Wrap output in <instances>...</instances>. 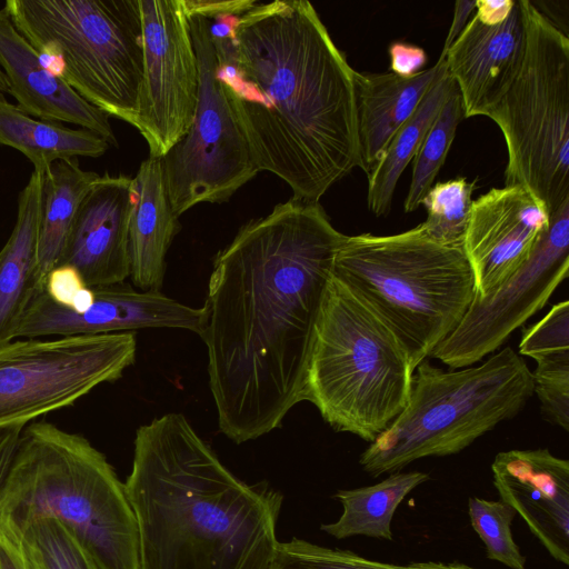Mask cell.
<instances>
[{
  "instance_id": "13",
  "label": "cell",
  "mask_w": 569,
  "mask_h": 569,
  "mask_svg": "<svg viewBox=\"0 0 569 569\" xmlns=\"http://www.w3.org/2000/svg\"><path fill=\"white\" fill-rule=\"evenodd\" d=\"M143 73L133 127L161 158L190 128L198 103L199 68L181 0H139Z\"/></svg>"
},
{
  "instance_id": "6",
  "label": "cell",
  "mask_w": 569,
  "mask_h": 569,
  "mask_svg": "<svg viewBox=\"0 0 569 569\" xmlns=\"http://www.w3.org/2000/svg\"><path fill=\"white\" fill-rule=\"evenodd\" d=\"M332 273L389 323L415 370L456 329L476 295L463 247L435 241L421 224L390 236H347Z\"/></svg>"
},
{
  "instance_id": "36",
  "label": "cell",
  "mask_w": 569,
  "mask_h": 569,
  "mask_svg": "<svg viewBox=\"0 0 569 569\" xmlns=\"http://www.w3.org/2000/svg\"><path fill=\"white\" fill-rule=\"evenodd\" d=\"M389 58L391 72L402 78L417 76L427 62L422 48L402 41L389 46Z\"/></svg>"
},
{
  "instance_id": "40",
  "label": "cell",
  "mask_w": 569,
  "mask_h": 569,
  "mask_svg": "<svg viewBox=\"0 0 569 569\" xmlns=\"http://www.w3.org/2000/svg\"><path fill=\"white\" fill-rule=\"evenodd\" d=\"M473 10H476V1H456L453 20L450 26L441 53H445L447 51V49L453 43V41L465 29L466 24L469 21L468 18Z\"/></svg>"
},
{
  "instance_id": "15",
  "label": "cell",
  "mask_w": 569,
  "mask_h": 569,
  "mask_svg": "<svg viewBox=\"0 0 569 569\" xmlns=\"http://www.w3.org/2000/svg\"><path fill=\"white\" fill-rule=\"evenodd\" d=\"M549 222L543 202L521 184L493 188L472 201L463 250L476 296L488 295L526 262Z\"/></svg>"
},
{
  "instance_id": "4",
  "label": "cell",
  "mask_w": 569,
  "mask_h": 569,
  "mask_svg": "<svg viewBox=\"0 0 569 569\" xmlns=\"http://www.w3.org/2000/svg\"><path fill=\"white\" fill-rule=\"evenodd\" d=\"M37 518L63 525L99 569H140L124 483L88 439L46 421L23 428L0 488V525Z\"/></svg>"
},
{
  "instance_id": "19",
  "label": "cell",
  "mask_w": 569,
  "mask_h": 569,
  "mask_svg": "<svg viewBox=\"0 0 569 569\" xmlns=\"http://www.w3.org/2000/svg\"><path fill=\"white\" fill-rule=\"evenodd\" d=\"M0 67L17 106L37 119L80 126L117 146L109 116L87 102L63 79L50 74L38 51L0 9Z\"/></svg>"
},
{
  "instance_id": "22",
  "label": "cell",
  "mask_w": 569,
  "mask_h": 569,
  "mask_svg": "<svg viewBox=\"0 0 569 569\" xmlns=\"http://www.w3.org/2000/svg\"><path fill=\"white\" fill-rule=\"evenodd\" d=\"M42 191L43 177L33 171L19 193L17 220L0 250V346L16 339L21 320L36 296Z\"/></svg>"
},
{
  "instance_id": "26",
  "label": "cell",
  "mask_w": 569,
  "mask_h": 569,
  "mask_svg": "<svg viewBox=\"0 0 569 569\" xmlns=\"http://www.w3.org/2000/svg\"><path fill=\"white\" fill-rule=\"evenodd\" d=\"M428 480L426 472L397 471L372 486L339 490L335 498L341 503L342 513L320 529L337 539L366 536L393 540L391 522L397 508L408 493Z\"/></svg>"
},
{
  "instance_id": "12",
  "label": "cell",
  "mask_w": 569,
  "mask_h": 569,
  "mask_svg": "<svg viewBox=\"0 0 569 569\" xmlns=\"http://www.w3.org/2000/svg\"><path fill=\"white\" fill-rule=\"evenodd\" d=\"M568 273L569 199L550 216L549 228L528 260L488 295H475L459 325L430 357L450 369L481 361L545 307Z\"/></svg>"
},
{
  "instance_id": "33",
  "label": "cell",
  "mask_w": 569,
  "mask_h": 569,
  "mask_svg": "<svg viewBox=\"0 0 569 569\" xmlns=\"http://www.w3.org/2000/svg\"><path fill=\"white\" fill-rule=\"evenodd\" d=\"M569 353V301L552 306L550 311L533 326L523 329L519 355L541 358Z\"/></svg>"
},
{
  "instance_id": "23",
  "label": "cell",
  "mask_w": 569,
  "mask_h": 569,
  "mask_svg": "<svg viewBox=\"0 0 569 569\" xmlns=\"http://www.w3.org/2000/svg\"><path fill=\"white\" fill-rule=\"evenodd\" d=\"M42 218L38 238L36 295L64 256L80 204L99 174L82 170L77 158L56 161L42 174Z\"/></svg>"
},
{
  "instance_id": "3",
  "label": "cell",
  "mask_w": 569,
  "mask_h": 569,
  "mask_svg": "<svg viewBox=\"0 0 569 569\" xmlns=\"http://www.w3.org/2000/svg\"><path fill=\"white\" fill-rule=\"evenodd\" d=\"M124 487L140 569H269L281 493L237 478L183 415L138 428Z\"/></svg>"
},
{
  "instance_id": "21",
  "label": "cell",
  "mask_w": 569,
  "mask_h": 569,
  "mask_svg": "<svg viewBox=\"0 0 569 569\" xmlns=\"http://www.w3.org/2000/svg\"><path fill=\"white\" fill-rule=\"evenodd\" d=\"M442 63L438 62L415 77L392 72L356 71V101L361 169L367 173L377 166L391 139L412 116L433 84Z\"/></svg>"
},
{
  "instance_id": "7",
  "label": "cell",
  "mask_w": 569,
  "mask_h": 569,
  "mask_svg": "<svg viewBox=\"0 0 569 569\" xmlns=\"http://www.w3.org/2000/svg\"><path fill=\"white\" fill-rule=\"evenodd\" d=\"M532 396V372L511 347L476 367L442 370L426 359L413 372L406 407L359 463L378 477L418 459L458 453L516 417Z\"/></svg>"
},
{
  "instance_id": "25",
  "label": "cell",
  "mask_w": 569,
  "mask_h": 569,
  "mask_svg": "<svg viewBox=\"0 0 569 569\" xmlns=\"http://www.w3.org/2000/svg\"><path fill=\"white\" fill-rule=\"evenodd\" d=\"M456 89L442 58L433 84L368 174L367 204L375 216H386L390 211L399 178L409 162L413 161L438 113Z\"/></svg>"
},
{
  "instance_id": "38",
  "label": "cell",
  "mask_w": 569,
  "mask_h": 569,
  "mask_svg": "<svg viewBox=\"0 0 569 569\" xmlns=\"http://www.w3.org/2000/svg\"><path fill=\"white\" fill-rule=\"evenodd\" d=\"M515 0H476V17L483 23L502 22L515 6Z\"/></svg>"
},
{
  "instance_id": "10",
  "label": "cell",
  "mask_w": 569,
  "mask_h": 569,
  "mask_svg": "<svg viewBox=\"0 0 569 569\" xmlns=\"http://www.w3.org/2000/svg\"><path fill=\"white\" fill-rule=\"evenodd\" d=\"M132 332L26 338L0 346V431L73 405L134 362Z\"/></svg>"
},
{
  "instance_id": "11",
  "label": "cell",
  "mask_w": 569,
  "mask_h": 569,
  "mask_svg": "<svg viewBox=\"0 0 569 569\" xmlns=\"http://www.w3.org/2000/svg\"><path fill=\"white\" fill-rule=\"evenodd\" d=\"M199 68V94L192 123L160 159L177 217L201 202L222 203L257 176L247 140L216 78L217 57L209 21L189 18Z\"/></svg>"
},
{
  "instance_id": "41",
  "label": "cell",
  "mask_w": 569,
  "mask_h": 569,
  "mask_svg": "<svg viewBox=\"0 0 569 569\" xmlns=\"http://www.w3.org/2000/svg\"><path fill=\"white\" fill-rule=\"evenodd\" d=\"M93 299V289L84 287L72 299L71 306L69 308L74 312L82 313L92 305Z\"/></svg>"
},
{
  "instance_id": "18",
  "label": "cell",
  "mask_w": 569,
  "mask_h": 569,
  "mask_svg": "<svg viewBox=\"0 0 569 569\" xmlns=\"http://www.w3.org/2000/svg\"><path fill=\"white\" fill-rule=\"evenodd\" d=\"M132 178L104 173L83 198L60 262L74 267L89 288L123 283L130 276Z\"/></svg>"
},
{
  "instance_id": "14",
  "label": "cell",
  "mask_w": 569,
  "mask_h": 569,
  "mask_svg": "<svg viewBox=\"0 0 569 569\" xmlns=\"http://www.w3.org/2000/svg\"><path fill=\"white\" fill-rule=\"evenodd\" d=\"M92 305L82 313L54 302L46 291L31 300L17 338L70 337L130 332L144 328H176L202 337L206 307L193 308L160 291H138L128 284L94 287Z\"/></svg>"
},
{
  "instance_id": "17",
  "label": "cell",
  "mask_w": 569,
  "mask_h": 569,
  "mask_svg": "<svg viewBox=\"0 0 569 569\" xmlns=\"http://www.w3.org/2000/svg\"><path fill=\"white\" fill-rule=\"evenodd\" d=\"M526 50V19L520 0L500 23L473 16L440 57L459 91L465 118L486 116L518 73Z\"/></svg>"
},
{
  "instance_id": "31",
  "label": "cell",
  "mask_w": 569,
  "mask_h": 569,
  "mask_svg": "<svg viewBox=\"0 0 569 569\" xmlns=\"http://www.w3.org/2000/svg\"><path fill=\"white\" fill-rule=\"evenodd\" d=\"M468 512L472 528L486 546L487 557L510 569H525L526 557L511 532L515 510L502 500L469 498Z\"/></svg>"
},
{
  "instance_id": "28",
  "label": "cell",
  "mask_w": 569,
  "mask_h": 569,
  "mask_svg": "<svg viewBox=\"0 0 569 569\" xmlns=\"http://www.w3.org/2000/svg\"><path fill=\"white\" fill-rule=\"evenodd\" d=\"M269 569H478L461 562L423 561L407 565L367 559L350 550L328 548L293 538L278 543Z\"/></svg>"
},
{
  "instance_id": "37",
  "label": "cell",
  "mask_w": 569,
  "mask_h": 569,
  "mask_svg": "<svg viewBox=\"0 0 569 569\" xmlns=\"http://www.w3.org/2000/svg\"><path fill=\"white\" fill-rule=\"evenodd\" d=\"M0 569H30L16 536L0 526Z\"/></svg>"
},
{
  "instance_id": "27",
  "label": "cell",
  "mask_w": 569,
  "mask_h": 569,
  "mask_svg": "<svg viewBox=\"0 0 569 569\" xmlns=\"http://www.w3.org/2000/svg\"><path fill=\"white\" fill-rule=\"evenodd\" d=\"M2 527L18 539L30 569H99L71 532L56 519L37 518L19 526Z\"/></svg>"
},
{
  "instance_id": "9",
  "label": "cell",
  "mask_w": 569,
  "mask_h": 569,
  "mask_svg": "<svg viewBox=\"0 0 569 569\" xmlns=\"http://www.w3.org/2000/svg\"><path fill=\"white\" fill-rule=\"evenodd\" d=\"M518 73L487 112L508 153L505 186L521 184L551 216L569 199V38L529 0Z\"/></svg>"
},
{
  "instance_id": "2",
  "label": "cell",
  "mask_w": 569,
  "mask_h": 569,
  "mask_svg": "<svg viewBox=\"0 0 569 569\" xmlns=\"http://www.w3.org/2000/svg\"><path fill=\"white\" fill-rule=\"evenodd\" d=\"M212 43L216 78L259 171L319 202L361 169L356 70L309 1L258 2Z\"/></svg>"
},
{
  "instance_id": "24",
  "label": "cell",
  "mask_w": 569,
  "mask_h": 569,
  "mask_svg": "<svg viewBox=\"0 0 569 569\" xmlns=\"http://www.w3.org/2000/svg\"><path fill=\"white\" fill-rule=\"evenodd\" d=\"M0 144L21 152L36 172L44 174L59 160L102 156L109 142L80 128L37 119L9 102L0 92Z\"/></svg>"
},
{
  "instance_id": "5",
  "label": "cell",
  "mask_w": 569,
  "mask_h": 569,
  "mask_svg": "<svg viewBox=\"0 0 569 569\" xmlns=\"http://www.w3.org/2000/svg\"><path fill=\"white\" fill-rule=\"evenodd\" d=\"M415 369L389 323L331 276L316 323L303 401L336 431L371 443L406 407Z\"/></svg>"
},
{
  "instance_id": "16",
  "label": "cell",
  "mask_w": 569,
  "mask_h": 569,
  "mask_svg": "<svg viewBox=\"0 0 569 569\" xmlns=\"http://www.w3.org/2000/svg\"><path fill=\"white\" fill-rule=\"evenodd\" d=\"M491 471L500 500L518 513L558 562L569 565V461L548 449L496 455Z\"/></svg>"
},
{
  "instance_id": "39",
  "label": "cell",
  "mask_w": 569,
  "mask_h": 569,
  "mask_svg": "<svg viewBox=\"0 0 569 569\" xmlns=\"http://www.w3.org/2000/svg\"><path fill=\"white\" fill-rule=\"evenodd\" d=\"M22 427L0 431V488L14 456Z\"/></svg>"
},
{
  "instance_id": "1",
  "label": "cell",
  "mask_w": 569,
  "mask_h": 569,
  "mask_svg": "<svg viewBox=\"0 0 569 569\" xmlns=\"http://www.w3.org/2000/svg\"><path fill=\"white\" fill-rule=\"evenodd\" d=\"M346 237L319 202L291 198L243 224L216 256L201 338L219 429L233 442L272 431L303 401L317 319Z\"/></svg>"
},
{
  "instance_id": "42",
  "label": "cell",
  "mask_w": 569,
  "mask_h": 569,
  "mask_svg": "<svg viewBox=\"0 0 569 569\" xmlns=\"http://www.w3.org/2000/svg\"><path fill=\"white\" fill-rule=\"evenodd\" d=\"M0 92H8L9 93V84L8 80L6 78V74L3 73L2 68L0 67Z\"/></svg>"
},
{
  "instance_id": "35",
  "label": "cell",
  "mask_w": 569,
  "mask_h": 569,
  "mask_svg": "<svg viewBox=\"0 0 569 569\" xmlns=\"http://www.w3.org/2000/svg\"><path fill=\"white\" fill-rule=\"evenodd\" d=\"M188 18L213 19L218 16H242L258 3L256 0H181Z\"/></svg>"
},
{
  "instance_id": "8",
  "label": "cell",
  "mask_w": 569,
  "mask_h": 569,
  "mask_svg": "<svg viewBox=\"0 0 569 569\" xmlns=\"http://www.w3.org/2000/svg\"><path fill=\"white\" fill-rule=\"evenodd\" d=\"M16 29L64 62L63 80L109 117L134 124L143 73L139 0H7Z\"/></svg>"
},
{
  "instance_id": "20",
  "label": "cell",
  "mask_w": 569,
  "mask_h": 569,
  "mask_svg": "<svg viewBox=\"0 0 569 569\" xmlns=\"http://www.w3.org/2000/svg\"><path fill=\"white\" fill-rule=\"evenodd\" d=\"M129 222L130 278L142 291H160L166 256L180 229L163 180L160 158L149 157L132 178Z\"/></svg>"
},
{
  "instance_id": "30",
  "label": "cell",
  "mask_w": 569,
  "mask_h": 569,
  "mask_svg": "<svg viewBox=\"0 0 569 569\" xmlns=\"http://www.w3.org/2000/svg\"><path fill=\"white\" fill-rule=\"evenodd\" d=\"M477 179H451L433 184L423 197L421 204L427 219L421 223L426 233L435 241L453 247H463L470 220L472 192Z\"/></svg>"
},
{
  "instance_id": "32",
  "label": "cell",
  "mask_w": 569,
  "mask_h": 569,
  "mask_svg": "<svg viewBox=\"0 0 569 569\" xmlns=\"http://www.w3.org/2000/svg\"><path fill=\"white\" fill-rule=\"evenodd\" d=\"M532 372L533 393L551 423L569 430V356L537 361Z\"/></svg>"
},
{
  "instance_id": "34",
  "label": "cell",
  "mask_w": 569,
  "mask_h": 569,
  "mask_svg": "<svg viewBox=\"0 0 569 569\" xmlns=\"http://www.w3.org/2000/svg\"><path fill=\"white\" fill-rule=\"evenodd\" d=\"M84 287L87 286L74 267L61 264L49 272L44 291L54 302L69 308L72 299Z\"/></svg>"
},
{
  "instance_id": "29",
  "label": "cell",
  "mask_w": 569,
  "mask_h": 569,
  "mask_svg": "<svg viewBox=\"0 0 569 569\" xmlns=\"http://www.w3.org/2000/svg\"><path fill=\"white\" fill-rule=\"evenodd\" d=\"M463 118L461 98L456 89L438 113L413 159L411 182L403 203L406 212H412L421 206L446 161L457 127Z\"/></svg>"
}]
</instances>
